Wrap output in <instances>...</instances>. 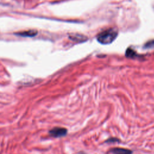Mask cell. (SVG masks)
I'll list each match as a JSON object with an SVG mask.
<instances>
[{"instance_id":"cell-1","label":"cell","mask_w":154,"mask_h":154,"mask_svg":"<svg viewBox=\"0 0 154 154\" xmlns=\"http://www.w3.org/2000/svg\"><path fill=\"white\" fill-rule=\"evenodd\" d=\"M117 36V31L115 29L110 28L100 32L97 37V41L104 45L112 43Z\"/></svg>"},{"instance_id":"cell-2","label":"cell","mask_w":154,"mask_h":154,"mask_svg":"<svg viewBox=\"0 0 154 154\" xmlns=\"http://www.w3.org/2000/svg\"><path fill=\"white\" fill-rule=\"evenodd\" d=\"M67 131L66 128H60V127L54 128L51 130H50L49 132L51 136L55 138L65 136L67 134Z\"/></svg>"},{"instance_id":"cell-3","label":"cell","mask_w":154,"mask_h":154,"mask_svg":"<svg viewBox=\"0 0 154 154\" xmlns=\"http://www.w3.org/2000/svg\"><path fill=\"white\" fill-rule=\"evenodd\" d=\"M111 152L113 154H132L131 150L120 147L113 148L111 149Z\"/></svg>"},{"instance_id":"cell-4","label":"cell","mask_w":154,"mask_h":154,"mask_svg":"<svg viewBox=\"0 0 154 154\" xmlns=\"http://www.w3.org/2000/svg\"><path fill=\"white\" fill-rule=\"evenodd\" d=\"M37 31L36 30L30 29V30L19 32L17 34L23 37H33V36H35L37 34Z\"/></svg>"},{"instance_id":"cell-5","label":"cell","mask_w":154,"mask_h":154,"mask_svg":"<svg viewBox=\"0 0 154 154\" xmlns=\"http://www.w3.org/2000/svg\"><path fill=\"white\" fill-rule=\"evenodd\" d=\"M135 55H136L135 52L133 50L130 49H127V51L126 52V57H129V58H134L135 56Z\"/></svg>"},{"instance_id":"cell-6","label":"cell","mask_w":154,"mask_h":154,"mask_svg":"<svg viewBox=\"0 0 154 154\" xmlns=\"http://www.w3.org/2000/svg\"><path fill=\"white\" fill-rule=\"evenodd\" d=\"M118 141V140L117 139H116V138H111V139H109V140H108V141Z\"/></svg>"}]
</instances>
